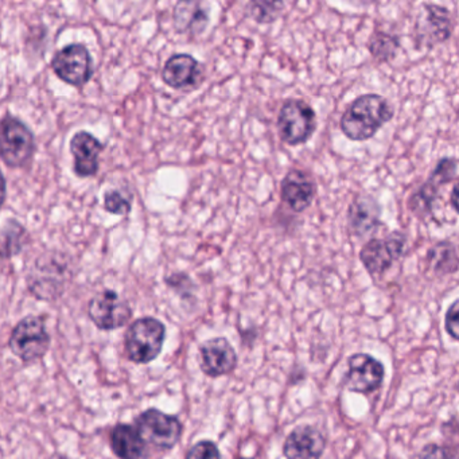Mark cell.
<instances>
[{
    "label": "cell",
    "instance_id": "6da1fadb",
    "mask_svg": "<svg viewBox=\"0 0 459 459\" xmlns=\"http://www.w3.org/2000/svg\"><path fill=\"white\" fill-rule=\"evenodd\" d=\"M394 108L376 93L359 96L349 104L340 120L341 131L353 142L369 141L394 117Z\"/></svg>",
    "mask_w": 459,
    "mask_h": 459
},
{
    "label": "cell",
    "instance_id": "7a4b0ae2",
    "mask_svg": "<svg viewBox=\"0 0 459 459\" xmlns=\"http://www.w3.org/2000/svg\"><path fill=\"white\" fill-rule=\"evenodd\" d=\"M165 337L162 322L152 316L136 319L126 333V353L136 364H149L160 356Z\"/></svg>",
    "mask_w": 459,
    "mask_h": 459
},
{
    "label": "cell",
    "instance_id": "3957f363",
    "mask_svg": "<svg viewBox=\"0 0 459 459\" xmlns=\"http://www.w3.org/2000/svg\"><path fill=\"white\" fill-rule=\"evenodd\" d=\"M279 136L289 146L305 144L316 130V114L310 104L300 99H289L279 111Z\"/></svg>",
    "mask_w": 459,
    "mask_h": 459
},
{
    "label": "cell",
    "instance_id": "277c9868",
    "mask_svg": "<svg viewBox=\"0 0 459 459\" xmlns=\"http://www.w3.org/2000/svg\"><path fill=\"white\" fill-rule=\"evenodd\" d=\"M34 135L20 119L6 117L0 120V160L9 168H22L33 158Z\"/></svg>",
    "mask_w": 459,
    "mask_h": 459
},
{
    "label": "cell",
    "instance_id": "5b68a950",
    "mask_svg": "<svg viewBox=\"0 0 459 459\" xmlns=\"http://www.w3.org/2000/svg\"><path fill=\"white\" fill-rule=\"evenodd\" d=\"M458 163L455 158H442L429 174V179L411 195L408 208L413 216L426 219L434 212L435 203L443 186L455 181Z\"/></svg>",
    "mask_w": 459,
    "mask_h": 459
},
{
    "label": "cell",
    "instance_id": "8992f818",
    "mask_svg": "<svg viewBox=\"0 0 459 459\" xmlns=\"http://www.w3.org/2000/svg\"><path fill=\"white\" fill-rule=\"evenodd\" d=\"M13 353L25 362L42 359L49 351L50 335L41 316H28L13 330L9 342Z\"/></svg>",
    "mask_w": 459,
    "mask_h": 459
},
{
    "label": "cell",
    "instance_id": "52a82bcc",
    "mask_svg": "<svg viewBox=\"0 0 459 459\" xmlns=\"http://www.w3.org/2000/svg\"><path fill=\"white\" fill-rule=\"evenodd\" d=\"M135 427L144 442L162 450L173 448L184 432V426L177 416L168 415L157 408H150L141 413Z\"/></svg>",
    "mask_w": 459,
    "mask_h": 459
},
{
    "label": "cell",
    "instance_id": "ba28073f",
    "mask_svg": "<svg viewBox=\"0 0 459 459\" xmlns=\"http://www.w3.org/2000/svg\"><path fill=\"white\" fill-rule=\"evenodd\" d=\"M405 246L404 233L394 230L385 238H370L359 251V260L370 275L380 276L404 255Z\"/></svg>",
    "mask_w": 459,
    "mask_h": 459
},
{
    "label": "cell",
    "instance_id": "9c48e42d",
    "mask_svg": "<svg viewBox=\"0 0 459 459\" xmlns=\"http://www.w3.org/2000/svg\"><path fill=\"white\" fill-rule=\"evenodd\" d=\"M385 369L375 357L367 353H356L349 357L343 384L349 391L356 394H372L384 383Z\"/></svg>",
    "mask_w": 459,
    "mask_h": 459
},
{
    "label": "cell",
    "instance_id": "30bf717a",
    "mask_svg": "<svg viewBox=\"0 0 459 459\" xmlns=\"http://www.w3.org/2000/svg\"><path fill=\"white\" fill-rule=\"evenodd\" d=\"M52 65L57 76L74 87H82L92 76V57L84 45L64 48L53 57Z\"/></svg>",
    "mask_w": 459,
    "mask_h": 459
},
{
    "label": "cell",
    "instance_id": "8fae6325",
    "mask_svg": "<svg viewBox=\"0 0 459 459\" xmlns=\"http://www.w3.org/2000/svg\"><path fill=\"white\" fill-rule=\"evenodd\" d=\"M453 33L450 12L437 4H423V13L415 23V42L418 47L431 49L447 41Z\"/></svg>",
    "mask_w": 459,
    "mask_h": 459
},
{
    "label": "cell",
    "instance_id": "7c38bea8",
    "mask_svg": "<svg viewBox=\"0 0 459 459\" xmlns=\"http://www.w3.org/2000/svg\"><path fill=\"white\" fill-rule=\"evenodd\" d=\"M88 316L99 329L115 330L128 324L133 310L117 292L106 290L92 298L88 306Z\"/></svg>",
    "mask_w": 459,
    "mask_h": 459
},
{
    "label": "cell",
    "instance_id": "4fadbf2b",
    "mask_svg": "<svg viewBox=\"0 0 459 459\" xmlns=\"http://www.w3.org/2000/svg\"><path fill=\"white\" fill-rule=\"evenodd\" d=\"M236 367L238 353L227 338H212L200 346V368L209 377L230 375Z\"/></svg>",
    "mask_w": 459,
    "mask_h": 459
},
{
    "label": "cell",
    "instance_id": "5bb4252c",
    "mask_svg": "<svg viewBox=\"0 0 459 459\" xmlns=\"http://www.w3.org/2000/svg\"><path fill=\"white\" fill-rule=\"evenodd\" d=\"M380 204L370 195H359L348 209V227L354 238H368L383 227Z\"/></svg>",
    "mask_w": 459,
    "mask_h": 459
},
{
    "label": "cell",
    "instance_id": "9a60e30c",
    "mask_svg": "<svg viewBox=\"0 0 459 459\" xmlns=\"http://www.w3.org/2000/svg\"><path fill=\"white\" fill-rule=\"evenodd\" d=\"M68 267L56 257H41L31 273L30 289L42 299H53L64 289Z\"/></svg>",
    "mask_w": 459,
    "mask_h": 459
},
{
    "label": "cell",
    "instance_id": "2e32d148",
    "mask_svg": "<svg viewBox=\"0 0 459 459\" xmlns=\"http://www.w3.org/2000/svg\"><path fill=\"white\" fill-rule=\"evenodd\" d=\"M162 79L173 90H197L204 82L203 66L193 56L174 55L163 66Z\"/></svg>",
    "mask_w": 459,
    "mask_h": 459
},
{
    "label": "cell",
    "instance_id": "e0dca14e",
    "mask_svg": "<svg viewBox=\"0 0 459 459\" xmlns=\"http://www.w3.org/2000/svg\"><path fill=\"white\" fill-rule=\"evenodd\" d=\"M316 185L313 177L300 169H291L281 185V198L295 213L310 208L316 198Z\"/></svg>",
    "mask_w": 459,
    "mask_h": 459
},
{
    "label": "cell",
    "instance_id": "ac0fdd59",
    "mask_svg": "<svg viewBox=\"0 0 459 459\" xmlns=\"http://www.w3.org/2000/svg\"><path fill=\"white\" fill-rule=\"evenodd\" d=\"M326 448V437L316 427L298 426L284 440L283 455L286 459H321Z\"/></svg>",
    "mask_w": 459,
    "mask_h": 459
},
{
    "label": "cell",
    "instance_id": "d6986e66",
    "mask_svg": "<svg viewBox=\"0 0 459 459\" xmlns=\"http://www.w3.org/2000/svg\"><path fill=\"white\" fill-rule=\"evenodd\" d=\"M71 152L74 157V173L79 177H92L99 170V157L103 144L90 133H77L71 142Z\"/></svg>",
    "mask_w": 459,
    "mask_h": 459
},
{
    "label": "cell",
    "instance_id": "ffe728a7",
    "mask_svg": "<svg viewBox=\"0 0 459 459\" xmlns=\"http://www.w3.org/2000/svg\"><path fill=\"white\" fill-rule=\"evenodd\" d=\"M111 447L119 459H146L147 446L135 426L117 424L111 432Z\"/></svg>",
    "mask_w": 459,
    "mask_h": 459
},
{
    "label": "cell",
    "instance_id": "44dd1931",
    "mask_svg": "<svg viewBox=\"0 0 459 459\" xmlns=\"http://www.w3.org/2000/svg\"><path fill=\"white\" fill-rule=\"evenodd\" d=\"M208 25V10L200 2H179L174 9V28L178 33L201 34Z\"/></svg>",
    "mask_w": 459,
    "mask_h": 459
},
{
    "label": "cell",
    "instance_id": "7402d4cb",
    "mask_svg": "<svg viewBox=\"0 0 459 459\" xmlns=\"http://www.w3.org/2000/svg\"><path fill=\"white\" fill-rule=\"evenodd\" d=\"M427 268L437 276L450 275L458 271V254L451 241H439L426 255Z\"/></svg>",
    "mask_w": 459,
    "mask_h": 459
},
{
    "label": "cell",
    "instance_id": "603a6c76",
    "mask_svg": "<svg viewBox=\"0 0 459 459\" xmlns=\"http://www.w3.org/2000/svg\"><path fill=\"white\" fill-rule=\"evenodd\" d=\"M399 49V37L384 31H376L368 41V50L378 63H388L396 56Z\"/></svg>",
    "mask_w": 459,
    "mask_h": 459
},
{
    "label": "cell",
    "instance_id": "cb8c5ba5",
    "mask_svg": "<svg viewBox=\"0 0 459 459\" xmlns=\"http://www.w3.org/2000/svg\"><path fill=\"white\" fill-rule=\"evenodd\" d=\"M283 4L279 2H265V0H256L252 2L248 6V14L252 20L256 21L257 23H273L281 17L283 12Z\"/></svg>",
    "mask_w": 459,
    "mask_h": 459
},
{
    "label": "cell",
    "instance_id": "d4e9b609",
    "mask_svg": "<svg viewBox=\"0 0 459 459\" xmlns=\"http://www.w3.org/2000/svg\"><path fill=\"white\" fill-rule=\"evenodd\" d=\"M186 459H221V453L212 440H200L187 451Z\"/></svg>",
    "mask_w": 459,
    "mask_h": 459
},
{
    "label": "cell",
    "instance_id": "484cf974",
    "mask_svg": "<svg viewBox=\"0 0 459 459\" xmlns=\"http://www.w3.org/2000/svg\"><path fill=\"white\" fill-rule=\"evenodd\" d=\"M106 209L112 214H126L131 212V201L120 192H109L106 195Z\"/></svg>",
    "mask_w": 459,
    "mask_h": 459
},
{
    "label": "cell",
    "instance_id": "4316f807",
    "mask_svg": "<svg viewBox=\"0 0 459 459\" xmlns=\"http://www.w3.org/2000/svg\"><path fill=\"white\" fill-rule=\"evenodd\" d=\"M445 329L454 341L459 340V300H454L445 316Z\"/></svg>",
    "mask_w": 459,
    "mask_h": 459
},
{
    "label": "cell",
    "instance_id": "83f0119b",
    "mask_svg": "<svg viewBox=\"0 0 459 459\" xmlns=\"http://www.w3.org/2000/svg\"><path fill=\"white\" fill-rule=\"evenodd\" d=\"M419 459H454L450 450L445 446L437 445V443H429L421 448L419 453Z\"/></svg>",
    "mask_w": 459,
    "mask_h": 459
},
{
    "label": "cell",
    "instance_id": "f1b7e54d",
    "mask_svg": "<svg viewBox=\"0 0 459 459\" xmlns=\"http://www.w3.org/2000/svg\"><path fill=\"white\" fill-rule=\"evenodd\" d=\"M166 283L178 292L185 290L187 295H192L193 289H195L192 279L184 273H174L170 278L166 279Z\"/></svg>",
    "mask_w": 459,
    "mask_h": 459
},
{
    "label": "cell",
    "instance_id": "f546056e",
    "mask_svg": "<svg viewBox=\"0 0 459 459\" xmlns=\"http://www.w3.org/2000/svg\"><path fill=\"white\" fill-rule=\"evenodd\" d=\"M451 208L455 213H458V184L453 185V190H451L450 195Z\"/></svg>",
    "mask_w": 459,
    "mask_h": 459
},
{
    "label": "cell",
    "instance_id": "4dcf8cb0",
    "mask_svg": "<svg viewBox=\"0 0 459 459\" xmlns=\"http://www.w3.org/2000/svg\"><path fill=\"white\" fill-rule=\"evenodd\" d=\"M6 179H4V174L0 171V208L4 206V200H6Z\"/></svg>",
    "mask_w": 459,
    "mask_h": 459
},
{
    "label": "cell",
    "instance_id": "1f68e13d",
    "mask_svg": "<svg viewBox=\"0 0 459 459\" xmlns=\"http://www.w3.org/2000/svg\"><path fill=\"white\" fill-rule=\"evenodd\" d=\"M238 459H246V458H241V456H238Z\"/></svg>",
    "mask_w": 459,
    "mask_h": 459
}]
</instances>
